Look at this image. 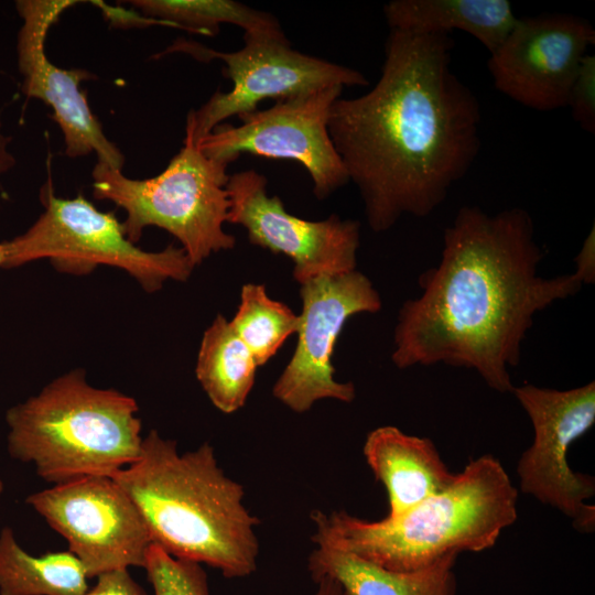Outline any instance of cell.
<instances>
[{
  "label": "cell",
  "mask_w": 595,
  "mask_h": 595,
  "mask_svg": "<svg viewBox=\"0 0 595 595\" xmlns=\"http://www.w3.org/2000/svg\"><path fill=\"white\" fill-rule=\"evenodd\" d=\"M453 47L446 33L390 29L376 85L331 108V140L374 231L430 215L478 154L480 107L452 71Z\"/></svg>",
  "instance_id": "1"
},
{
  "label": "cell",
  "mask_w": 595,
  "mask_h": 595,
  "mask_svg": "<svg viewBox=\"0 0 595 595\" xmlns=\"http://www.w3.org/2000/svg\"><path fill=\"white\" fill-rule=\"evenodd\" d=\"M542 257L527 210L462 207L445 229L439 264L419 279L421 295L399 311L393 364L464 367L491 389L511 392L508 368L518 366L536 313L584 283L577 272L539 275Z\"/></svg>",
  "instance_id": "2"
},
{
  "label": "cell",
  "mask_w": 595,
  "mask_h": 595,
  "mask_svg": "<svg viewBox=\"0 0 595 595\" xmlns=\"http://www.w3.org/2000/svg\"><path fill=\"white\" fill-rule=\"evenodd\" d=\"M112 478L137 506L152 543L172 556L207 564L228 578L257 570L259 520L209 443L180 454L175 441L151 430L139 458Z\"/></svg>",
  "instance_id": "3"
},
{
  "label": "cell",
  "mask_w": 595,
  "mask_h": 595,
  "mask_svg": "<svg viewBox=\"0 0 595 595\" xmlns=\"http://www.w3.org/2000/svg\"><path fill=\"white\" fill-rule=\"evenodd\" d=\"M518 491L491 455L472 459L454 483L404 513L367 521L344 510L314 511L313 541L385 569L411 572L448 554L493 548L517 519Z\"/></svg>",
  "instance_id": "4"
},
{
  "label": "cell",
  "mask_w": 595,
  "mask_h": 595,
  "mask_svg": "<svg viewBox=\"0 0 595 595\" xmlns=\"http://www.w3.org/2000/svg\"><path fill=\"white\" fill-rule=\"evenodd\" d=\"M138 410L133 398L95 388L74 369L7 411L8 452L52 485L113 477L140 456Z\"/></svg>",
  "instance_id": "5"
},
{
  "label": "cell",
  "mask_w": 595,
  "mask_h": 595,
  "mask_svg": "<svg viewBox=\"0 0 595 595\" xmlns=\"http://www.w3.org/2000/svg\"><path fill=\"white\" fill-rule=\"evenodd\" d=\"M227 167L206 156L185 134L181 150L150 178H130L97 162L91 172L93 195L126 212L121 224L131 242L139 241L145 227L156 226L182 244L195 267L236 244L223 228L229 210Z\"/></svg>",
  "instance_id": "6"
},
{
  "label": "cell",
  "mask_w": 595,
  "mask_h": 595,
  "mask_svg": "<svg viewBox=\"0 0 595 595\" xmlns=\"http://www.w3.org/2000/svg\"><path fill=\"white\" fill-rule=\"evenodd\" d=\"M44 212L23 234L3 241L2 269L47 258L57 271L86 274L98 264L120 268L147 292L167 280L185 281L194 266L185 251L173 245L159 252L144 251L125 235L112 212H100L84 196L63 198L48 180L41 190Z\"/></svg>",
  "instance_id": "7"
},
{
  "label": "cell",
  "mask_w": 595,
  "mask_h": 595,
  "mask_svg": "<svg viewBox=\"0 0 595 595\" xmlns=\"http://www.w3.org/2000/svg\"><path fill=\"white\" fill-rule=\"evenodd\" d=\"M245 45L219 52L193 41L177 40L161 55L183 52L193 57L224 63V75L232 83L217 90L186 118L185 134L196 143L216 126L234 116L258 110L264 99L284 100L332 86H367L358 71L291 48L290 42L244 36Z\"/></svg>",
  "instance_id": "8"
},
{
  "label": "cell",
  "mask_w": 595,
  "mask_h": 595,
  "mask_svg": "<svg viewBox=\"0 0 595 595\" xmlns=\"http://www.w3.org/2000/svg\"><path fill=\"white\" fill-rule=\"evenodd\" d=\"M343 88H321L241 115V125L223 122L197 147L226 165L241 154L295 161L310 174L314 195L324 199L349 182L328 132L331 108Z\"/></svg>",
  "instance_id": "9"
},
{
  "label": "cell",
  "mask_w": 595,
  "mask_h": 595,
  "mask_svg": "<svg viewBox=\"0 0 595 595\" xmlns=\"http://www.w3.org/2000/svg\"><path fill=\"white\" fill-rule=\"evenodd\" d=\"M511 392L534 431L517 466L521 491L560 510L580 532H593L595 507L586 500L594 496V477L573 472L567 451L595 423L594 381L569 390L524 383Z\"/></svg>",
  "instance_id": "10"
},
{
  "label": "cell",
  "mask_w": 595,
  "mask_h": 595,
  "mask_svg": "<svg viewBox=\"0 0 595 595\" xmlns=\"http://www.w3.org/2000/svg\"><path fill=\"white\" fill-rule=\"evenodd\" d=\"M68 543L88 578L143 567L152 544L147 524L123 488L107 476H89L31 494L25 499Z\"/></svg>",
  "instance_id": "11"
},
{
  "label": "cell",
  "mask_w": 595,
  "mask_h": 595,
  "mask_svg": "<svg viewBox=\"0 0 595 595\" xmlns=\"http://www.w3.org/2000/svg\"><path fill=\"white\" fill-rule=\"evenodd\" d=\"M303 302L294 354L273 386V396L292 411H309L321 399L351 402V382L334 378L331 363L336 339L346 321L359 313H376L381 299L371 281L353 270L323 274L301 284Z\"/></svg>",
  "instance_id": "12"
},
{
  "label": "cell",
  "mask_w": 595,
  "mask_h": 595,
  "mask_svg": "<svg viewBox=\"0 0 595 595\" xmlns=\"http://www.w3.org/2000/svg\"><path fill=\"white\" fill-rule=\"evenodd\" d=\"M226 190L227 223L242 226L251 244L288 256L299 283L356 270L358 221L336 215L311 221L288 213L280 197L268 195L266 176L253 169L229 175Z\"/></svg>",
  "instance_id": "13"
},
{
  "label": "cell",
  "mask_w": 595,
  "mask_h": 595,
  "mask_svg": "<svg viewBox=\"0 0 595 595\" xmlns=\"http://www.w3.org/2000/svg\"><path fill=\"white\" fill-rule=\"evenodd\" d=\"M594 43V28L576 15L543 13L517 19L490 53L494 86L538 111L566 107L581 63Z\"/></svg>",
  "instance_id": "14"
},
{
  "label": "cell",
  "mask_w": 595,
  "mask_h": 595,
  "mask_svg": "<svg viewBox=\"0 0 595 595\" xmlns=\"http://www.w3.org/2000/svg\"><path fill=\"white\" fill-rule=\"evenodd\" d=\"M74 0H20L15 2L22 25L19 30L17 53L22 75L21 90L28 98L40 99L53 110L69 158L97 155V162L122 170L125 156L102 130L91 111L82 82L95 78L82 68H62L53 64L45 53L50 29Z\"/></svg>",
  "instance_id": "15"
},
{
  "label": "cell",
  "mask_w": 595,
  "mask_h": 595,
  "mask_svg": "<svg viewBox=\"0 0 595 595\" xmlns=\"http://www.w3.org/2000/svg\"><path fill=\"white\" fill-rule=\"evenodd\" d=\"M364 456L389 501L388 518L398 517L426 498L442 493L455 480L434 443L409 435L391 425L372 430Z\"/></svg>",
  "instance_id": "16"
},
{
  "label": "cell",
  "mask_w": 595,
  "mask_h": 595,
  "mask_svg": "<svg viewBox=\"0 0 595 595\" xmlns=\"http://www.w3.org/2000/svg\"><path fill=\"white\" fill-rule=\"evenodd\" d=\"M307 560L313 581L328 576L345 595H456L454 566L458 554L411 572L385 569L350 552L316 544Z\"/></svg>",
  "instance_id": "17"
},
{
  "label": "cell",
  "mask_w": 595,
  "mask_h": 595,
  "mask_svg": "<svg viewBox=\"0 0 595 595\" xmlns=\"http://www.w3.org/2000/svg\"><path fill=\"white\" fill-rule=\"evenodd\" d=\"M389 29L415 33L461 30L489 53L505 41L517 18L506 0H394L383 7Z\"/></svg>",
  "instance_id": "18"
},
{
  "label": "cell",
  "mask_w": 595,
  "mask_h": 595,
  "mask_svg": "<svg viewBox=\"0 0 595 595\" xmlns=\"http://www.w3.org/2000/svg\"><path fill=\"white\" fill-rule=\"evenodd\" d=\"M258 364L220 314L205 331L196 377L212 403L224 413L239 410L253 387Z\"/></svg>",
  "instance_id": "19"
},
{
  "label": "cell",
  "mask_w": 595,
  "mask_h": 595,
  "mask_svg": "<svg viewBox=\"0 0 595 595\" xmlns=\"http://www.w3.org/2000/svg\"><path fill=\"white\" fill-rule=\"evenodd\" d=\"M82 562L69 551L34 556L10 527L0 531V595H85L89 586Z\"/></svg>",
  "instance_id": "20"
},
{
  "label": "cell",
  "mask_w": 595,
  "mask_h": 595,
  "mask_svg": "<svg viewBox=\"0 0 595 595\" xmlns=\"http://www.w3.org/2000/svg\"><path fill=\"white\" fill-rule=\"evenodd\" d=\"M127 3L142 17L164 26L216 35L220 24L244 30V36L289 42L275 17L232 0H132Z\"/></svg>",
  "instance_id": "21"
},
{
  "label": "cell",
  "mask_w": 595,
  "mask_h": 595,
  "mask_svg": "<svg viewBox=\"0 0 595 595\" xmlns=\"http://www.w3.org/2000/svg\"><path fill=\"white\" fill-rule=\"evenodd\" d=\"M240 296V305L229 323L261 366L298 332L300 316L284 303L270 299L264 285L245 284Z\"/></svg>",
  "instance_id": "22"
},
{
  "label": "cell",
  "mask_w": 595,
  "mask_h": 595,
  "mask_svg": "<svg viewBox=\"0 0 595 595\" xmlns=\"http://www.w3.org/2000/svg\"><path fill=\"white\" fill-rule=\"evenodd\" d=\"M143 569L154 595H209L207 574L199 563L174 558L154 543Z\"/></svg>",
  "instance_id": "23"
},
{
  "label": "cell",
  "mask_w": 595,
  "mask_h": 595,
  "mask_svg": "<svg viewBox=\"0 0 595 595\" xmlns=\"http://www.w3.org/2000/svg\"><path fill=\"white\" fill-rule=\"evenodd\" d=\"M573 119L588 133L595 132V56L586 54L569 95Z\"/></svg>",
  "instance_id": "24"
},
{
  "label": "cell",
  "mask_w": 595,
  "mask_h": 595,
  "mask_svg": "<svg viewBox=\"0 0 595 595\" xmlns=\"http://www.w3.org/2000/svg\"><path fill=\"white\" fill-rule=\"evenodd\" d=\"M85 595H148L130 575L128 569H117L98 575Z\"/></svg>",
  "instance_id": "25"
},
{
  "label": "cell",
  "mask_w": 595,
  "mask_h": 595,
  "mask_svg": "<svg viewBox=\"0 0 595 595\" xmlns=\"http://www.w3.org/2000/svg\"><path fill=\"white\" fill-rule=\"evenodd\" d=\"M595 236L594 227L585 239L580 253L577 255L576 270L584 283H591L595 277Z\"/></svg>",
  "instance_id": "26"
},
{
  "label": "cell",
  "mask_w": 595,
  "mask_h": 595,
  "mask_svg": "<svg viewBox=\"0 0 595 595\" xmlns=\"http://www.w3.org/2000/svg\"><path fill=\"white\" fill-rule=\"evenodd\" d=\"M11 138L2 132V121L0 118V175L13 169L17 161L10 151Z\"/></svg>",
  "instance_id": "27"
},
{
  "label": "cell",
  "mask_w": 595,
  "mask_h": 595,
  "mask_svg": "<svg viewBox=\"0 0 595 595\" xmlns=\"http://www.w3.org/2000/svg\"><path fill=\"white\" fill-rule=\"evenodd\" d=\"M317 589L313 595H345L342 586L332 577L322 576L314 581Z\"/></svg>",
  "instance_id": "28"
},
{
  "label": "cell",
  "mask_w": 595,
  "mask_h": 595,
  "mask_svg": "<svg viewBox=\"0 0 595 595\" xmlns=\"http://www.w3.org/2000/svg\"><path fill=\"white\" fill-rule=\"evenodd\" d=\"M6 258L4 244L0 242V268H2Z\"/></svg>",
  "instance_id": "29"
},
{
  "label": "cell",
  "mask_w": 595,
  "mask_h": 595,
  "mask_svg": "<svg viewBox=\"0 0 595 595\" xmlns=\"http://www.w3.org/2000/svg\"><path fill=\"white\" fill-rule=\"evenodd\" d=\"M2 491H3V483H2V480L0 479V495L2 494Z\"/></svg>",
  "instance_id": "30"
}]
</instances>
